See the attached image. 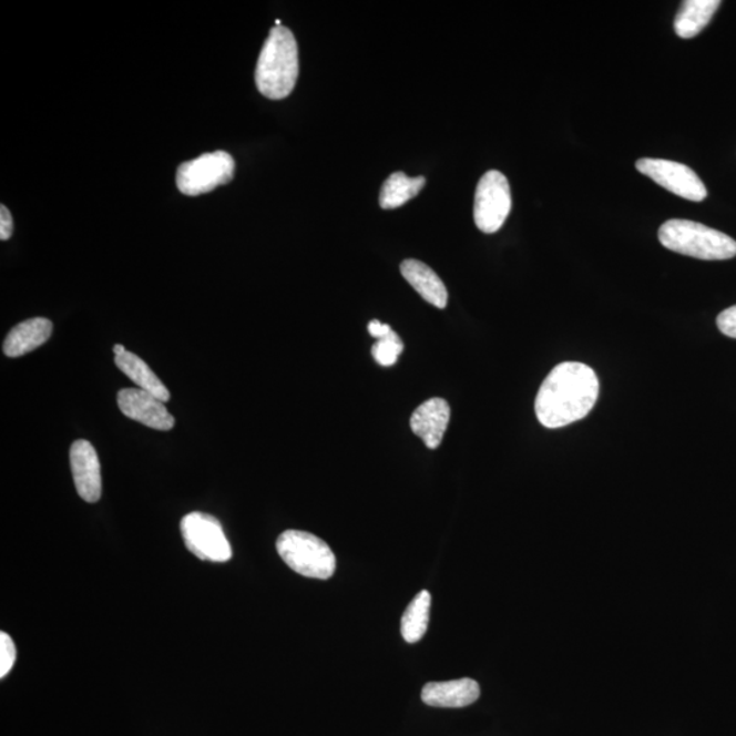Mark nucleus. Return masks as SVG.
I'll use <instances>...</instances> for the list:
<instances>
[{"mask_svg":"<svg viewBox=\"0 0 736 736\" xmlns=\"http://www.w3.org/2000/svg\"><path fill=\"white\" fill-rule=\"evenodd\" d=\"M599 378L590 366L565 361L552 368L540 386L536 417L548 429H561L584 419L595 407Z\"/></svg>","mask_w":736,"mask_h":736,"instance_id":"obj_1","label":"nucleus"},{"mask_svg":"<svg viewBox=\"0 0 736 736\" xmlns=\"http://www.w3.org/2000/svg\"><path fill=\"white\" fill-rule=\"evenodd\" d=\"M299 76V50L293 32L272 29L255 69V84L265 98L282 100L293 93Z\"/></svg>","mask_w":736,"mask_h":736,"instance_id":"obj_2","label":"nucleus"},{"mask_svg":"<svg viewBox=\"0 0 736 736\" xmlns=\"http://www.w3.org/2000/svg\"><path fill=\"white\" fill-rule=\"evenodd\" d=\"M658 241L671 252L697 259L724 260L736 255L732 236L691 219H668L658 229Z\"/></svg>","mask_w":736,"mask_h":736,"instance_id":"obj_3","label":"nucleus"},{"mask_svg":"<svg viewBox=\"0 0 736 736\" xmlns=\"http://www.w3.org/2000/svg\"><path fill=\"white\" fill-rule=\"evenodd\" d=\"M278 555L294 572L308 579L329 580L336 572V555L323 539L289 530L276 543Z\"/></svg>","mask_w":736,"mask_h":736,"instance_id":"obj_4","label":"nucleus"},{"mask_svg":"<svg viewBox=\"0 0 736 736\" xmlns=\"http://www.w3.org/2000/svg\"><path fill=\"white\" fill-rule=\"evenodd\" d=\"M235 160L229 153L217 151L180 165L176 174V186L181 193L197 197L213 192L234 180Z\"/></svg>","mask_w":736,"mask_h":736,"instance_id":"obj_5","label":"nucleus"},{"mask_svg":"<svg viewBox=\"0 0 736 736\" xmlns=\"http://www.w3.org/2000/svg\"><path fill=\"white\" fill-rule=\"evenodd\" d=\"M510 211L512 192L507 176L495 170L485 172L474 194V224L484 234H495L507 222Z\"/></svg>","mask_w":736,"mask_h":736,"instance_id":"obj_6","label":"nucleus"},{"mask_svg":"<svg viewBox=\"0 0 736 736\" xmlns=\"http://www.w3.org/2000/svg\"><path fill=\"white\" fill-rule=\"evenodd\" d=\"M184 544L202 561L223 563L233 558V549L222 524L211 514L194 512L181 521Z\"/></svg>","mask_w":736,"mask_h":736,"instance_id":"obj_7","label":"nucleus"},{"mask_svg":"<svg viewBox=\"0 0 736 736\" xmlns=\"http://www.w3.org/2000/svg\"><path fill=\"white\" fill-rule=\"evenodd\" d=\"M636 168L641 174L651 177L658 186L681 198L702 202L708 195V190L703 181L685 164L662 159H640Z\"/></svg>","mask_w":736,"mask_h":736,"instance_id":"obj_8","label":"nucleus"},{"mask_svg":"<svg viewBox=\"0 0 736 736\" xmlns=\"http://www.w3.org/2000/svg\"><path fill=\"white\" fill-rule=\"evenodd\" d=\"M117 406L127 418L160 431H170L175 419L156 396L142 389H122L117 393Z\"/></svg>","mask_w":736,"mask_h":736,"instance_id":"obj_9","label":"nucleus"},{"mask_svg":"<svg viewBox=\"0 0 736 736\" xmlns=\"http://www.w3.org/2000/svg\"><path fill=\"white\" fill-rule=\"evenodd\" d=\"M71 472H73L76 492L82 500L94 503L101 498V467L96 449L85 439H79L70 449Z\"/></svg>","mask_w":736,"mask_h":736,"instance_id":"obj_10","label":"nucleus"},{"mask_svg":"<svg viewBox=\"0 0 736 736\" xmlns=\"http://www.w3.org/2000/svg\"><path fill=\"white\" fill-rule=\"evenodd\" d=\"M450 420V407L447 400H427L417 408L411 418L415 436L423 439L426 447L437 449L441 444Z\"/></svg>","mask_w":736,"mask_h":736,"instance_id":"obj_11","label":"nucleus"},{"mask_svg":"<svg viewBox=\"0 0 736 736\" xmlns=\"http://www.w3.org/2000/svg\"><path fill=\"white\" fill-rule=\"evenodd\" d=\"M479 697L478 682L469 678L430 682L421 691L423 703L436 708H464L477 703Z\"/></svg>","mask_w":736,"mask_h":736,"instance_id":"obj_12","label":"nucleus"},{"mask_svg":"<svg viewBox=\"0 0 736 736\" xmlns=\"http://www.w3.org/2000/svg\"><path fill=\"white\" fill-rule=\"evenodd\" d=\"M52 329V323L47 318L23 320L20 325L14 326L6 337L4 355L9 358H20V356L34 351L50 340Z\"/></svg>","mask_w":736,"mask_h":736,"instance_id":"obj_13","label":"nucleus"},{"mask_svg":"<svg viewBox=\"0 0 736 736\" xmlns=\"http://www.w3.org/2000/svg\"><path fill=\"white\" fill-rule=\"evenodd\" d=\"M403 278L430 305L438 308L448 306V289L435 270L417 259H407L401 264Z\"/></svg>","mask_w":736,"mask_h":736,"instance_id":"obj_14","label":"nucleus"},{"mask_svg":"<svg viewBox=\"0 0 736 736\" xmlns=\"http://www.w3.org/2000/svg\"><path fill=\"white\" fill-rule=\"evenodd\" d=\"M719 0H686L676 14L674 28L681 39H693L708 25L720 8Z\"/></svg>","mask_w":736,"mask_h":736,"instance_id":"obj_15","label":"nucleus"},{"mask_svg":"<svg viewBox=\"0 0 736 736\" xmlns=\"http://www.w3.org/2000/svg\"><path fill=\"white\" fill-rule=\"evenodd\" d=\"M115 365L119 370L132 379L140 389L156 396L160 401L168 402L171 399L170 390L160 378L152 371V368L144 360L133 352L126 351L115 356Z\"/></svg>","mask_w":736,"mask_h":736,"instance_id":"obj_16","label":"nucleus"},{"mask_svg":"<svg viewBox=\"0 0 736 736\" xmlns=\"http://www.w3.org/2000/svg\"><path fill=\"white\" fill-rule=\"evenodd\" d=\"M426 177H409L403 172H396L384 183L381 194H379V205L382 209H396L406 205L408 201L419 195L425 187Z\"/></svg>","mask_w":736,"mask_h":736,"instance_id":"obj_17","label":"nucleus"},{"mask_svg":"<svg viewBox=\"0 0 736 736\" xmlns=\"http://www.w3.org/2000/svg\"><path fill=\"white\" fill-rule=\"evenodd\" d=\"M431 595L421 591L408 605L401 620V634L409 644L418 643L425 637L430 622Z\"/></svg>","mask_w":736,"mask_h":736,"instance_id":"obj_18","label":"nucleus"},{"mask_svg":"<svg viewBox=\"0 0 736 736\" xmlns=\"http://www.w3.org/2000/svg\"><path fill=\"white\" fill-rule=\"evenodd\" d=\"M403 349V344L399 335L391 330L388 336L377 340L374 344L371 354L378 365L390 367L397 364Z\"/></svg>","mask_w":736,"mask_h":736,"instance_id":"obj_19","label":"nucleus"},{"mask_svg":"<svg viewBox=\"0 0 736 736\" xmlns=\"http://www.w3.org/2000/svg\"><path fill=\"white\" fill-rule=\"evenodd\" d=\"M17 658L14 641L9 634L0 633V678L4 679L13 668Z\"/></svg>","mask_w":736,"mask_h":736,"instance_id":"obj_20","label":"nucleus"},{"mask_svg":"<svg viewBox=\"0 0 736 736\" xmlns=\"http://www.w3.org/2000/svg\"><path fill=\"white\" fill-rule=\"evenodd\" d=\"M717 328L724 336L736 338V306L729 307L719 314Z\"/></svg>","mask_w":736,"mask_h":736,"instance_id":"obj_21","label":"nucleus"},{"mask_svg":"<svg viewBox=\"0 0 736 736\" xmlns=\"http://www.w3.org/2000/svg\"><path fill=\"white\" fill-rule=\"evenodd\" d=\"M13 229L14 222L8 207L4 205L0 206V239L9 241L11 235H13Z\"/></svg>","mask_w":736,"mask_h":736,"instance_id":"obj_22","label":"nucleus"},{"mask_svg":"<svg viewBox=\"0 0 736 736\" xmlns=\"http://www.w3.org/2000/svg\"><path fill=\"white\" fill-rule=\"evenodd\" d=\"M368 331H370V335L374 338H377V340H381L385 336H388L391 331V328L389 325H385L382 323H379L377 319H372L370 324H368Z\"/></svg>","mask_w":736,"mask_h":736,"instance_id":"obj_23","label":"nucleus"},{"mask_svg":"<svg viewBox=\"0 0 736 736\" xmlns=\"http://www.w3.org/2000/svg\"><path fill=\"white\" fill-rule=\"evenodd\" d=\"M126 351H127V349L124 348V347L122 346V344H115V346H114V354H115V356H117V355H122V354H124V352H126Z\"/></svg>","mask_w":736,"mask_h":736,"instance_id":"obj_24","label":"nucleus"}]
</instances>
